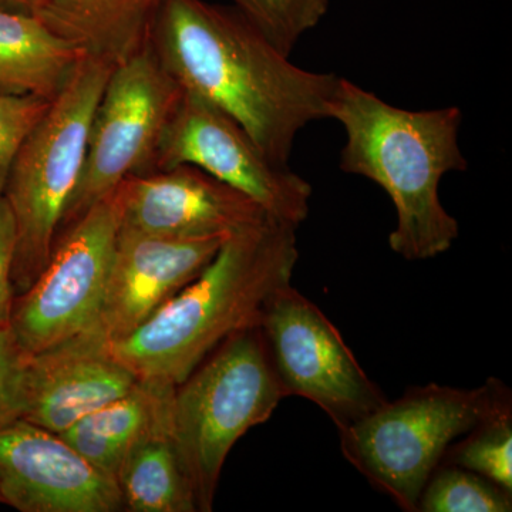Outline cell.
<instances>
[{
	"instance_id": "obj_13",
	"label": "cell",
	"mask_w": 512,
	"mask_h": 512,
	"mask_svg": "<svg viewBox=\"0 0 512 512\" xmlns=\"http://www.w3.org/2000/svg\"><path fill=\"white\" fill-rule=\"evenodd\" d=\"M0 498L22 512H116L114 477L59 434L19 420L0 430Z\"/></svg>"
},
{
	"instance_id": "obj_19",
	"label": "cell",
	"mask_w": 512,
	"mask_h": 512,
	"mask_svg": "<svg viewBox=\"0 0 512 512\" xmlns=\"http://www.w3.org/2000/svg\"><path fill=\"white\" fill-rule=\"evenodd\" d=\"M512 491L466 468L441 463L421 491V512H510Z\"/></svg>"
},
{
	"instance_id": "obj_23",
	"label": "cell",
	"mask_w": 512,
	"mask_h": 512,
	"mask_svg": "<svg viewBox=\"0 0 512 512\" xmlns=\"http://www.w3.org/2000/svg\"><path fill=\"white\" fill-rule=\"evenodd\" d=\"M26 357L10 326H0V430L22 420Z\"/></svg>"
},
{
	"instance_id": "obj_17",
	"label": "cell",
	"mask_w": 512,
	"mask_h": 512,
	"mask_svg": "<svg viewBox=\"0 0 512 512\" xmlns=\"http://www.w3.org/2000/svg\"><path fill=\"white\" fill-rule=\"evenodd\" d=\"M175 389L171 384L138 380L130 392L87 414L59 436L94 466L116 478L131 446L170 416Z\"/></svg>"
},
{
	"instance_id": "obj_25",
	"label": "cell",
	"mask_w": 512,
	"mask_h": 512,
	"mask_svg": "<svg viewBox=\"0 0 512 512\" xmlns=\"http://www.w3.org/2000/svg\"><path fill=\"white\" fill-rule=\"evenodd\" d=\"M42 3L43 0H0V9L36 15Z\"/></svg>"
},
{
	"instance_id": "obj_7",
	"label": "cell",
	"mask_w": 512,
	"mask_h": 512,
	"mask_svg": "<svg viewBox=\"0 0 512 512\" xmlns=\"http://www.w3.org/2000/svg\"><path fill=\"white\" fill-rule=\"evenodd\" d=\"M181 94L150 43L113 67L90 127L82 177L62 224L72 225L127 178L151 173Z\"/></svg>"
},
{
	"instance_id": "obj_22",
	"label": "cell",
	"mask_w": 512,
	"mask_h": 512,
	"mask_svg": "<svg viewBox=\"0 0 512 512\" xmlns=\"http://www.w3.org/2000/svg\"><path fill=\"white\" fill-rule=\"evenodd\" d=\"M52 100L0 93V195L5 192L20 147L45 116Z\"/></svg>"
},
{
	"instance_id": "obj_12",
	"label": "cell",
	"mask_w": 512,
	"mask_h": 512,
	"mask_svg": "<svg viewBox=\"0 0 512 512\" xmlns=\"http://www.w3.org/2000/svg\"><path fill=\"white\" fill-rule=\"evenodd\" d=\"M113 195L121 228L156 237L228 238L271 218L256 202L192 165L134 175Z\"/></svg>"
},
{
	"instance_id": "obj_26",
	"label": "cell",
	"mask_w": 512,
	"mask_h": 512,
	"mask_svg": "<svg viewBox=\"0 0 512 512\" xmlns=\"http://www.w3.org/2000/svg\"><path fill=\"white\" fill-rule=\"evenodd\" d=\"M0 503H2V498H0Z\"/></svg>"
},
{
	"instance_id": "obj_3",
	"label": "cell",
	"mask_w": 512,
	"mask_h": 512,
	"mask_svg": "<svg viewBox=\"0 0 512 512\" xmlns=\"http://www.w3.org/2000/svg\"><path fill=\"white\" fill-rule=\"evenodd\" d=\"M329 119L345 131L340 168L379 185L396 208L389 235L394 254L424 261L453 247L460 225L441 204L439 190L444 175L468 168L458 144L461 110L400 109L340 77Z\"/></svg>"
},
{
	"instance_id": "obj_6",
	"label": "cell",
	"mask_w": 512,
	"mask_h": 512,
	"mask_svg": "<svg viewBox=\"0 0 512 512\" xmlns=\"http://www.w3.org/2000/svg\"><path fill=\"white\" fill-rule=\"evenodd\" d=\"M285 394L259 326L222 342L180 386L171 429L194 487L198 511H211L229 451L271 419Z\"/></svg>"
},
{
	"instance_id": "obj_14",
	"label": "cell",
	"mask_w": 512,
	"mask_h": 512,
	"mask_svg": "<svg viewBox=\"0 0 512 512\" xmlns=\"http://www.w3.org/2000/svg\"><path fill=\"white\" fill-rule=\"evenodd\" d=\"M137 382L104 350L70 340L26 357L22 420L62 434L130 392Z\"/></svg>"
},
{
	"instance_id": "obj_21",
	"label": "cell",
	"mask_w": 512,
	"mask_h": 512,
	"mask_svg": "<svg viewBox=\"0 0 512 512\" xmlns=\"http://www.w3.org/2000/svg\"><path fill=\"white\" fill-rule=\"evenodd\" d=\"M282 53L291 56L296 43L328 15L332 0H232Z\"/></svg>"
},
{
	"instance_id": "obj_11",
	"label": "cell",
	"mask_w": 512,
	"mask_h": 512,
	"mask_svg": "<svg viewBox=\"0 0 512 512\" xmlns=\"http://www.w3.org/2000/svg\"><path fill=\"white\" fill-rule=\"evenodd\" d=\"M225 239L156 237L120 227L99 311L73 340L101 349L126 338L197 278Z\"/></svg>"
},
{
	"instance_id": "obj_5",
	"label": "cell",
	"mask_w": 512,
	"mask_h": 512,
	"mask_svg": "<svg viewBox=\"0 0 512 512\" xmlns=\"http://www.w3.org/2000/svg\"><path fill=\"white\" fill-rule=\"evenodd\" d=\"M113 67L83 56L12 165L3 195L15 215L13 286L22 293L52 255L57 229L82 177L90 127Z\"/></svg>"
},
{
	"instance_id": "obj_8",
	"label": "cell",
	"mask_w": 512,
	"mask_h": 512,
	"mask_svg": "<svg viewBox=\"0 0 512 512\" xmlns=\"http://www.w3.org/2000/svg\"><path fill=\"white\" fill-rule=\"evenodd\" d=\"M258 326L285 397L315 403L338 430L387 402L332 320L292 284L269 296Z\"/></svg>"
},
{
	"instance_id": "obj_24",
	"label": "cell",
	"mask_w": 512,
	"mask_h": 512,
	"mask_svg": "<svg viewBox=\"0 0 512 512\" xmlns=\"http://www.w3.org/2000/svg\"><path fill=\"white\" fill-rule=\"evenodd\" d=\"M18 232L15 215L5 195H0V326L9 325L15 302L13 264H15Z\"/></svg>"
},
{
	"instance_id": "obj_10",
	"label": "cell",
	"mask_w": 512,
	"mask_h": 512,
	"mask_svg": "<svg viewBox=\"0 0 512 512\" xmlns=\"http://www.w3.org/2000/svg\"><path fill=\"white\" fill-rule=\"evenodd\" d=\"M178 165L200 168L282 224L298 229L308 218L312 185L266 156L224 111L184 90L161 134L151 173Z\"/></svg>"
},
{
	"instance_id": "obj_4",
	"label": "cell",
	"mask_w": 512,
	"mask_h": 512,
	"mask_svg": "<svg viewBox=\"0 0 512 512\" xmlns=\"http://www.w3.org/2000/svg\"><path fill=\"white\" fill-rule=\"evenodd\" d=\"M512 412L501 380L476 389L430 383L412 387L338 430L343 456L403 511H417L421 491L448 448L483 421Z\"/></svg>"
},
{
	"instance_id": "obj_2",
	"label": "cell",
	"mask_w": 512,
	"mask_h": 512,
	"mask_svg": "<svg viewBox=\"0 0 512 512\" xmlns=\"http://www.w3.org/2000/svg\"><path fill=\"white\" fill-rule=\"evenodd\" d=\"M298 259L291 225L269 218L237 232L140 328L101 350L140 382L180 386L229 336L258 325L269 296L291 284Z\"/></svg>"
},
{
	"instance_id": "obj_1",
	"label": "cell",
	"mask_w": 512,
	"mask_h": 512,
	"mask_svg": "<svg viewBox=\"0 0 512 512\" xmlns=\"http://www.w3.org/2000/svg\"><path fill=\"white\" fill-rule=\"evenodd\" d=\"M148 43L184 92L237 121L276 164L289 165L303 128L329 119L340 77L293 64L235 6L164 0Z\"/></svg>"
},
{
	"instance_id": "obj_9",
	"label": "cell",
	"mask_w": 512,
	"mask_h": 512,
	"mask_svg": "<svg viewBox=\"0 0 512 512\" xmlns=\"http://www.w3.org/2000/svg\"><path fill=\"white\" fill-rule=\"evenodd\" d=\"M114 195L70 225L36 281L13 302L9 326L28 355L79 338L96 318L120 231Z\"/></svg>"
},
{
	"instance_id": "obj_16",
	"label": "cell",
	"mask_w": 512,
	"mask_h": 512,
	"mask_svg": "<svg viewBox=\"0 0 512 512\" xmlns=\"http://www.w3.org/2000/svg\"><path fill=\"white\" fill-rule=\"evenodd\" d=\"M83 56L37 16L0 9V93L53 100Z\"/></svg>"
},
{
	"instance_id": "obj_15",
	"label": "cell",
	"mask_w": 512,
	"mask_h": 512,
	"mask_svg": "<svg viewBox=\"0 0 512 512\" xmlns=\"http://www.w3.org/2000/svg\"><path fill=\"white\" fill-rule=\"evenodd\" d=\"M164 0H43L35 16L84 56L119 64L148 43Z\"/></svg>"
},
{
	"instance_id": "obj_20",
	"label": "cell",
	"mask_w": 512,
	"mask_h": 512,
	"mask_svg": "<svg viewBox=\"0 0 512 512\" xmlns=\"http://www.w3.org/2000/svg\"><path fill=\"white\" fill-rule=\"evenodd\" d=\"M441 463L466 468L512 491V412L478 424L451 444Z\"/></svg>"
},
{
	"instance_id": "obj_18",
	"label": "cell",
	"mask_w": 512,
	"mask_h": 512,
	"mask_svg": "<svg viewBox=\"0 0 512 512\" xmlns=\"http://www.w3.org/2000/svg\"><path fill=\"white\" fill-rule=\"evenodd\" d=\"M116 480L130 511H198L190 474L174 440L171 413L131 446Z\"/></svg>"
}]
</instances>
